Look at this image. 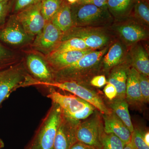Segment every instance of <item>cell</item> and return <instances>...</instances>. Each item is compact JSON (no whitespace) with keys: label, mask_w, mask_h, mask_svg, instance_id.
<instances>
[{"label":"cell","mask_w":149,"mask_h":149,"mask_svg":"<svg viewBox=\"0 0 149 149\" xmlns=\"http://www.w3.org/2000/svg\"><path fill=\"white\" fill-rule=\"evenodd\" d=\"M93 50L71 51L58 54H52L45 57L53 72L71 65Z\"/></svg>","instance_id":"obj_15"},{"label":"cell","mask_w":149,"mask_h":149,"mask_svg":"<svg viewBox=\"0 0 149 149\" xmlns=\"http://www.w3.org/2000/svg\"><path fill=\"white\" fill-rule=\"evenodd\" d=\"M139 80L142 98L144 104L149 102V79L148 76L139 73Z\"/></svg>","instance_id":"obj_30"},{"label":"cell","mask_w":149,"mask_h":149,"mask_svg":"<svg viewBox=\"0 0 149 149\" xmlns=\"http://www.w3.org/2000/svg\"><path fill=\"white\" fill-rule=\"evenodd\" d=\"M126 47L122 42L118 40L112 44L102 59L101 74L109 73L113 68L125 60L128 54Z\"/></svg>","instance_id":"obj_16"},{"label":"cell","mask_w":149,"mask_h":149,"mask_svg":"<svg viewBox=\"0 0 149 149\" xmlns=\"http://www.w3.org/2000/svg\"><path fill=\"white\" fill-rule=\"evenodd\" d=\"M110 108L122 120L131 133L134 130V126L131 121L128 104L125 99H115L110 104Z\"/></svg>","instance_id":"obj_23"},{"label":"cell","mask_w":149,"mask_h":149,"mask_svg":"<svg viewBox=\"0 0 149 149\" xmlns=\"http://www.w3.org/2000/svg\"><path fill=\"white\" fill-rule=\"evenodd\" d=\"M111 30L106 27H72L63 35L61 41L72 38L81 39L89 49L98 50L109 46L113 40Z\"/></svg>","instance_id":"obj_4"},{"label":"cell","mask_w":149,"mask_h":149,"mask_svg":"<svg viewBox=\"0 0 149 149\" xmlns=\"http://www.w3.org/2000/svg\"><path fill=\"white\" fill-rule=\"evenodd\" d=\"M127 58L131 67L139 73L149 76L148 54L141 44H136L132 46Z\"/></svg>","instance_id":"obj_20"},{"label":"cell","mask_w":149,"mask_h":149,"mask_svg":"<svg viewBox=\"0 0 149 149\" xmlns=\"http://www.w3.org/2000/svg\"><path fill=\"white\" fill-rule=\"evenodd\" d=\"M116 22L118 23L113 24L111 29L119 36L120 41L126 47L133 46L148 37L147 27L131 16L121 21Z\"/></svg>","instance_id":"obj_9"},{"label":"cell","mask_w":149,"mask_h":149,"mask_svg":"<svg viewBox=\"0 0 149 149\" xmlns=\"http://www.w3.org/2000/svg\"><path fill=\"white\" fill-rule=\"evenodd\" d=\"M70 149H95L93 147L90 146L81 142L77 141L70 148Z\"/></svg>","instance_id":"obj_37"},{"label":"cell","mask_w":149,"mask_h":149,"mask_svg":"<svg viewBox=\"0 0 149 149\" xmlns=\"http://www.w3.org/2000/svg\"><path fill=\"white\" fill-rule=\"evenodd\" d=\"M125 100L128 104L141 109L144 104L139 80V72L133 68H129L126 81Z\"/></svg>","instance_id":"obj_17"},{"label":"cell","mask_w":149,"mask_h":149,"mask_svg":"<svg viewBox=\"0 0 149 149\" xmlns=\"http://www.w3.org/2000/svg\"><path fill=\"white\" fill-rule=\"evenodd\" d=\"M51 21L63 34L71 29L73 27L71 4L64 0Z\"/></svg>","instance_id":"obj_22"},{"label":"cell","mask_w":149,"mask_h":149,"mask_svg":"<svg viewBox=\"0 0 149 149\" xmlns=\"http://www.w3.org/2000/svg\"><path fill=\"white\" fill-rule=\"evenodd\" d=\"M102 115L103 120L104 131L105 133H113L125 144L130 143L131 132L113 111L109 114H102Z\"/></svg>","instance_id":"obj_19"},{"label":"cell","mask_w":149,"mask_h":149,"mask_svg":"<svg viewBox=\"0 0 149 149\" xmlns=\"http://www.w3.org/2000/svg\"><path fill=\"white\" fill-rule=\"evenodd\" d=\"M63 35L52 22H47L42 31L34 38L32 47L45 56L49 55L61 42Z\"/></svg>","instance_id":"obj_11"},{"label":"cell","mask_w":149,"mask_h":149,"mask_svg":"<svg viewBox=\"0 0 149 149\" xmlns=\"http://www.w3.org/2000/svg\"><path fill=\"white\" fill-rule=\"evenodd\" d=\"M107 80L104 74L95 75L91 79L90 83L91 86L96 88H101L107 83Z\"/></svg>","instance_id":"obj_35"},{"label":"cell","mask_w":149,"mask_h":149,"mask_svg":"<svg viewBox=\"0 0 149 149\" xmlns=\"http://www.w3.org/2000/svg\"><path fill=\"white\" fill-rule=\"evenodd\" d=\"M89 49H91L87 47L81 39L78 38H72L61 41L54 50L50 54Z\"/></svg>","instance_id":"obj_24"},{"label":"cell","mask_w":149,"mask_h":149,"mask_svg":"<svg viewBox=\"0 0 149 149\" xmlns=\"http://www.w3.org/2000/svg\"><path fill=\"white\" fill-rule=\"evenodd\" d=\"M12 0H4L0 2V24L5 22L9 13H11Z\"/></svg>","instance_id":"obj_33"},{"label":"cell","mask_w":149,"mask_h":149,"mask_svg":"<svg viewBox=\"0 0 149 149\" xmlns=\"http://www.w3.org/2000/svg\"><path fill=\"white\" fill-rule=\"evenodd\" d=\"M137 1L107 0L108 10L114 21H121L131 16Z\"/></svg>","instance_id":"obj_21"},{"label":"cell","mask_w":149,"mask_h":149,"mask_svg":"<svg viewBox=\"0 0 149 149\" xmlns=\"http://www.w3.org/2000/svg\"><path fill=\"white\" fill-rule=\"evenodd\" d=\"M4 143L2 139L0 138V149H3V148H4Z\"/></svg>","instance_id":"obj_41"},{"label":"cell","mask_w":149,"mask_h":149,"mask_svg":"<svg viewBox=\"0 0 149 149\" xmlns=\"http://www.w3.org/2000/svg\"><path fill=\"white\" fill-rule=\"evenodd\" d=\"M133 149H136L134 148H133Z\"/></svg>","instance_id":"obj_43"},{"label":"cell","mask_w":149,"mask_h":149,"mask_svg":"<svg viewBox=\"0 0 149 149\" xmlns=\"http://www.w3.org/2000/svg\"><path fill=\"white\" fill-rule=\"evenodd\" d=\"M49 88L47 95L52 102L58 104L66 114H72L83 109L89 103L79 97L72 95H63L53 88Z\"/></svg>","instance_id":"obj_14"},{"label":"cell","mask_w":149,"mask_h":149,"mask_svg":"<svg viewBox=\"0 0 149 149\" xmlns=\"http://www.w3.org/2000/svg\"><path fill=\"white\" fill-rule=\"evenodd\" d=\"M73 27H106L114 19L108 9L93 5H71Z\"/></svg>","instance_id":"obj_3"},{"label":"cell","mask_w":149,"mask_h":149,"mask_svg":"<svg viewBox=\"0 0 149 149\" xmlns=\"http://www.w3.org/2000/svg\"><path fill=\"white\" fill-rule=\"evenodd\" d=\"M64 0H42L41 10L46 22L51 21Z\"/></svg>","instance_id":"obj_26"},{"label":"cell","mask_w":149,"mask_h":149,"mask_svg":"<svg viewBox=\"0 0 149 149\" xmlns=\"http://www.w3.org/2000/svg\"><path fill=\"white\" fill-rule=\"evenodd\" d=\"M103 91L107 98L110 101L113 100L117 97V90L114 85L111 83L108 82L105 86Z\"/></svg>","instance_id":"obj_34"},{"label":"cell","mask_w":149,"mask_h":149,"mask_svg":"<svg viewBox=\"0 0 149 149\" xmlns=\"http://www.w3.org/2000/svg\"><path fill=\"white\" fill-rule=\"evenodd\" d=\"M30 74L26 87L43 86L54 82L53 72L45 59L37 54H29L24 65Z\"/></svg>","instance_id":"obj_8"},{"label":"cell","mask_w":149,"mask_h":149,"mask_svg":"<svg viewBox=\"0 0 149 149\" xmlns=\"http://www.w3.org/2000/svg\"><path fill=\"white\" fill-rule=\"evenodd\" d=\"M145 132L138 127L134 128L131 133L130 143L136 149H149V146L145 143L144 139Z\"/></svg>","instance_id":"obj_28"},{"label":"cell","mask_w":149,"mask_h":149,"mask_svg":"<svg viewBox=\"0 0 149 149\" xmlns=\"http://www.w3.org/2000/svg\"><path fill=\"white\" fill-rule=\"evenodd\" d=\"M13 53L0 44V70L14 65Z\"/></svg>","instance_id":"obj_29"},{"label":"cell","mask_w":149,"mask_h":149,"mask_svg":"<svg viewBox=\"0 0 149 149\" xmlns=\"http://www.w3.org/2000/svg\"><path fill=\"white\" fill-rule=\"evenodd\" d=\"M95 109L84 121H80L76 130L77 141L93 147L102 149L101 137L104 131L103 120L101 113Z\"/></svg>","instance_id":"obj_6"},{"label":"cell","mask_w":149,"mask_h":149,"mask_svg":"<svg viewBox=\"0 0 149 149\" xmlns=\"http://www.w3.org/2000/svg\"><path fill=\"white\" fill-rule=\"evenodd\" d=\"M29 74L21 63L0 70V107L12 93L18 88L25 87Z\"/></svg>","instance_id":"obj_7"},{"label":"cell","mask_w":149,"mask_h":149,"mask_svg":"<svg viewBox=\"0 0 149 149\" xmlns=\"http://www.w3.org/2000/svg\"><path fill=\"white\" fill-rule=\"evenodd\" d=\"M144 139L146 143L149 146V133L148 131L145 132L144 133Z\"/></svg>","instance_id":"obj_38"},{"label":"cell","mask_w":149,"mask_h":149,"mask_svg":"<svg viewBox=\"0 0 149 149\" xmlns=\"http://www.w3.org/2000/svg\"><path fill=\"white\" fill-rule=\"evenodd\" d=\"M133 18L142 25L148 27L149 6L148 0H138L133 8Z\"/></svg>","instance_id":"obj_25"},{"label":"cell","mask_w":149,"mask_h":149,"mask_svg":"<svg viewBox=\"0 0 149 149\" xmlns=\"http://www.w3.org/2000/svg\"><path fill=\"white\" fill-rule=\"evenodd\" d=\"M95 109H96L95 107L93 106L91 104H89L83 109L72 114H66L63 113L67 116L75 120H82L89 117L91 115L93 114Z\"/></svg>","instance_id":"obj_31"},{"label":"cell","mask_w":149,"mask_h":149,"mask_svg":"<svg viewBox=\"0 0 149 149\" xmlns=\"http://www.w3.org/2000/svg\"><path fill=\"white\" fill-rule=\"evenodd\" d=\"M4 1V0H0V2L2 1Z\"/></svg>","instance_id":"obj_42"},{"label":"cell","mask_w":149,"mask_h":149,"mask_svg":"<svg viewBox=\"0 0 149 149\" xmlns=\"http://www.w3.org/2000/svg\"><path fill=\"white\" fill-rule=\"evenodd\" d=\"M77 3L83 5H93L102 8L108 9L107 0H78Z\"/></svg>","instance_id":"obj_36"},{"label":"cell","mask_w":149,"mask_h":149,"mask_svg":"<svg viewBox=\"0 0 149 149\" xmlns=\"http://www.w3.org/2000/svg\"><path fill=\"white\" fill-rule=\"evenodd\" d=\"M109 47L93 51L74 63L53 72L54 82L74 81L91 85L90 81L95 75L101 74V62Z\"/></svg>","instance_id":"obj_1"},{"label":"cell","mask_w":149,"mask_h":149,"mask_svg":"<svg viewBox=\"0 0 149 149\" xmlns=\"http://www.w3.org/2000/svg\"><path fill=\"white\" fill-rule=\"evenodd\" d=\"M91 86L74 81H64L53 82L46 84L43 87L57 88L72 93L74 95L91 104L101 114L111 113L112 110L107 106L101 96Z\"/></svg>","instance_id":"obj_5"},{"label":"cell","mask_w":149,"mask_h":149,"mask_svg":"<svg viewBox=\"0 0 149 149\" xmlns=\"http://www.w3.org/2000/svg\"><path fill=\"white\" fill-rule=\"evenodd\" d=\"M25 32L13 15L9 19L4 27L0 29V40L12 45H22L30 43L34 40Z\"/></svg>","instance_id":"obj_13"},{"label":"cell","mask_w":149,"mask_h":149,"mask_svg":"<svg viewBox=\"0 0 149 149\" xmlns=\"http://www.w3.org/2000/svg\"><path fill=\"white\" fill-rule=\"evenodd\" d=\"M123 149H133V147L131 143H128L125 145Z\"/></svg>","instance_id":"obj_39"},{"label":"cell","mask_w":149,"mask_h":149,"mask_svg":"<svg viewBox=\"0 0 149 149\" xmlns=\"http://www.w3.org/2000/svg\"><path fill=\"white\" fill-rule=\"evenodd\" d=\"M62 111L58 104L52 102L50 108L24 149H54Z\"/></svg>","instance_id":"obj_2"},{"label":"cell","mask_w":149,"mask_h":149,"mask_svg":"<svg viewBox=\"0 0 149 149\" xmlns=\"http://www.w3.org/2000/svg\"><path fill=\"white\" fill-rule=\"evenodd\" d=\"M41 2L27 7L14 14L25 32L34 38L42 31L47 22L41 13Z\"/></svg>","instance_id":"obj_10"},{"label":"cell","mask_w":149,"mask_h":149,"mask_svg":"<svg viewBox=\"0 0 149 149\" xmlns=\"http://www.w3.org/2000/svg\"><path fill=\"white\" fill-rule=\"evenodd\" d=\"M131 67L128 58L109 71L107 82L114 85L117 91L116 98L125 99L126 81L129 68Z\"/></svg>","instance_id":"obj_18"},{"label":"cell","mask_w":149,"mask_h":149,"mask_svg":"<svg viewBox=\"0 0 149 149\" xmlns=\"http://www.w3.org/2000/svg\"><path fill=\"white\" fill-rule=\"evenodd\" d=\"M42 0H12L11 12L15 14L27 7L41 2Z\"/></svg>","instance_id":"obj_32"},{"label":"cell","mask_w":149,"mask_h":149,"mask_svg":"<svg viewBox=\"0 0 149 149\" xmlns=\"http://www.w3.org/2000/svg\"><path fill=\"white\" fill-rule=\"evenodd\" d=\"M80 121L67 116L62 111L56 133L54 149H70L77 142L76 130Z\"/></svg>","instance_id":"obj_12"},{"label":"cell","mask_w":149,"mask_h":149,"mask_svg":"<svg viewBox=\"0 0 149 149\" xmlns=\"http://www.w3.org/2000/svg\"><path fill=\"white\" fill-rule=\"evenodd\" d=\"M101 143L102 149H123L126 145L113 133L104 131L101 137Z\"/></svg>","instance_id":"obj_27"},{"label":"cell","mask_w":149,"mask_h":149,"mask_svg":"<svg viewBox=\"0 0 149 149\" xmlns=\"http://www.w3.org/2000/svg\"><path fill=\"white\" fill-rule=\"evenodd\" d=\"M67 2L69 3L70 4L72 5L77 3L78 0H65Z\"/></svg>","instance_id":"obj_40"}]
</instances>
